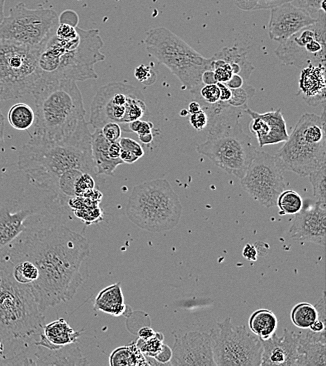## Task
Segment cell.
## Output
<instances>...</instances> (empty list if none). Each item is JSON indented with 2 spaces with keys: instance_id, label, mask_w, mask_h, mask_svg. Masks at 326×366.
Listing matches in <instances>:
<instances>
[{
  "instance_id": "6da1fadb",
  "label": "cell",
  "mask_w": 326,
  "mask_h": 366,
  "mask_svg": "<svg viewBox=\"0 0 326 366\" xmlns=\"http://www.w3.org/2000/svg\"><path fill=\"white\" fill-rule=\"evenodd\" d=\"M90 254V245L82 234L65 225L63 216L40 218L22 231L2 252L10 263L28 260L38 270L30 285L40 310L65 303L84 282L82 267Z\"/></svg>"
},
{
  "instance_id": "7a4b0ae2",
  "label": "cell",
  "mask_w": 326,
  "mask_h": 366,
  "mask_svg": "<svg viewBox=\"0 0 326 366\" xmlns=\"http://www.w3.org/2000/svg\"><path fill=\"white\" fill-rule=\"evenodd\" d=\"M45 315L29 285L17 282L11 266L0 258V340L2 365H26L34 343L43 332Z\"/></svg>"
},
{
  "instance_id": "3957f363",
  "label": "cell",
  "mask_w": 326,
  "mask_h": 366,
  "mask_svg": "<svg viewBox=\"0 0 326 366\" xmlns=\"http://www.w3.org/2000/svg\"><path fill=\"white\" fill-rule=\"evenodd\" d=\"M17 167L53 191L58 178L70 170H80L97 178L88 123L82 120L71 134L57 141L31 136L19 151Z\"/></svg>"
},
{
  "instance_id": "277c9868",
  "label": "cell",
  "mask_w": 326,
  "mask_h": 366,
  "mask_svg": "<svg viewBox=\"0 0 326 366\" xmlns=\"http://www.w3.org/2000/svg\"><path fill=\"white\" fill-rule=\"evenodd\" d=\"M64 210L54 191L18 168L7 170L0 177V255L30 224Z\"/></svg>"
},
{
  "instance_id": "5b68a950",
  "label": "cell",
  "mask_w": 326,
  "mask_h": 366,
  "mask_svg": "<svg viewBox=\"0 0 326 366\" xmlns=\"http://www.w3.org/2000/svg\"><path fill=\"white\" fill-rule=\"evenodd\" d=\"M55 31L41 46L38 85L96 79L94 65L105 58L100 51L104 43L99 30H82L76 26L66 34H57Z\"/></svg>"
},
{
  "instance_id": "8992f818",
  "label": "cell",
  "mask_w": 326,
  "mask_h": 366,
  "mask_svg": "<svg viewBox=\"0 0 326 366\" xmlns=\"http://www.w3.org/2000/svg\"><path fill=\"white\" fill-rule=\"evenodd\" d=\"M202 110L208 116L207 134L197 151L228 174L241 179L257 152L240 122L245 109L218 103Z\"/></svg>"
},
{
  "instance_id": "52a82bcc",
  "label": "cell",
  "mask_w": 326,
  "mask_h": 366,
  "mask_svg": "<svg viewBox=\"0 0 326 366\" xmlns=\"http://www.w3.org/2000/svg\"><path fill=\"white\" fill-rule=\"evenodd\" d=\"M32 94L36 111L31 136L45 141H60L71 134L85 119L82 95L76 82L40 84Z\"/></svg>"
},
{
  "instance_id": "ba28073f",
  "label": "cell",
  "mask_w": 326,
  "mask_h": 366,
  "mask_svg": "<svg viewBox=\"0 0 326 366\" xmlns=\"http://www.w3.org/2000/svg\"><path fill=\"white\" fill-rule=\"evenodd\" d=\"M126 214L139 228L162 232L177 226L182 206L171 184L165 179H157L133 187Z\"/></svg>"
},
{
  "instance_id": "9c48e42d",
  "label": "cell",
  "mask_w": 326,
  "mask_h": 366,
  "mask_svg": "<svg viewBox=\"0 0 326 366\" xmlns=\"http://www.w3.org/2000/svg\"><path fill=\"white\" fill-rule=\"evenodd\" d=\"M322 115L306 113L275 156L284 170L301 177L326 165L325 103Z\"/></svg>"
},
{
  "instance_id": "30bf717a",
  "label": "cell",
  "mask_w": 326,
  "mask_h": 366,
  "mask_svg": "<svg viewBox=\"0 0 326 366\" xmlns=\"http://www.w3.org/2000/svg\"><path fill=\"white\" fill-rule=\"evenodd\" d=\"M147 51L168 68L190 92L202 84V75L211 70V59L193 49L170 30L150 29L145 39Z\"/></svg>"
},
{
  "instance_id": "8fae6325",
  "label": "cell",
  "mask_w": 326,
  "mask_h": 366,
  "mask_svg": "<svg viewBox=\"0 0 326 366\" xmlns=\"http://www.w3.org/2000/svg\"><path fill=\"white\" fill-rule=\"evenodd\" d=\"M149 116L144 95L138 88L111 82L97 91L91 105L90 123L100 129L107 122H116L122 131L129 132L130 122Z\"/></svg>"
},
{
  "instance_id": "7c38bea8",
  "label": "cell",
  "mask_w": 326,
  "mask_h": 366,
  "mask_svg": "<svg viewBox=\"0 0 326 366\" xmlns=\"http://www.w3.org/2000/svg\"><path fill=\"white\" fill-rule=\"evenodd\" d=\"M41 46H30L0 38L1 100L20 99L36 89L40 80Z\"/></svg>"
},
{
  "instance_id": "4fadbf2b",
  "label": "cell",
  "mask_w": 326,
  "mask_h": 366,
  "mask_svg": "<svg viewBox=\"0 0 326 366\" xmlns=\"http://www.w3.org/2000/svg\"><path fill=\"white\" fill-rule=\"evenodd\" d=\"M209 334L216 366L261 365V340L245 325H234L227 317L211 329Z\"/></svg>"
},
{
  "instance_id": "5bb4252c",
  "label": "cell",
  "mask_w": 326,
  "mask_h": 366,
  "mask_svg": "<svg viewBox=\"0 0 326 366\" xmlns=\"http://www.w3.org/2000/svg\"><path fill=\"white\" fill-rule=\"evenodd\" d=\"M56 12L40 7L30 9L20 2L10 9L0 24V38L30 46L43 44L58 25Z\"/></svg>"
},
{
  "instance_id": "9a60e30c",
  "label": "cell",
  "mask_w": 326,
  "mask_h": 366,
  "mask_svg": "<svg viewBox=\"0 0 326 366\" xmlns=\"http://www.w3.org/2000/svg\"><path fill=\"white\" fill-rule=\"evenodd\" d=\"M315 18L313 24L280 42L275 53L283 63L301 68L310 64L325 66V11H320Z\"/></svg>"
},
{
  "instance_id": "2e32d148",
  "label": "cell",
  "mask_w": 326,
  "mask_h": 366,
  "mask_svg": "<svg viewBox=\"0 0 326 366\" xmlns=\"http://www.w3.org/2000/svg\"><path fill=\"white\" fill-rule=\"evenodd\" d=\"M284 170L275 156L257 151L244 176L243 189L260 204L270 208L286 187Z\"/></svg>"
},
{
  "instance_id": "e0dca14e",
  "label": "cell",
  "mask_w": 326,
  "mask_h": 366,
  "mask_svg": "<svg viewBox=\"0 0 326 366\" xmlns=\"http://www.w3.org/2000/svg\"><path fill=\"white\" fill-rule=\"evenodd\" d=\"M290 237L299 241H310L322 246L326 244V206L318 200L306 198L295 214L289 229Z\"/></svg>"
},
{
  "instance_id": "ac0fdd59",
  "label": "cell",
  "mask_w": 326,
  "mask_h": 366,
  "mask_svg": "<svg viewBox=\"0 0 326 366\" xmlns=\"http://www.w3.org/2000/svg\"><path fill=\"white\" fill-rule=\"evenodd\" d=\"M170 362L173 366H216L209 333L194 331L175 336Z\"/></svg>"
},
{
  "instance_id": "d6986e66",
  "label": "cell",
  "mask_w": 326,
  "mask_h": 366,
  "mask_svg": "<svg viewBox=\"0 0 326 366\" xmlns=\"http://www.w3.org/2000/svg\"><path fill=\"white\" fill-rule=\"evenodd\" d=\"M315 20L306 10L292 2L282 4L271 8L269 37L273 41L283 42Z\"/></svg>"
},
{
  "instance_id": "ffe728a7",
  "label": "cell",
  "mask_w": 326,
  "mask_h": 366,
  "mask_svg": "<svg viewBox=\"0 0 326 366\" xmlns=\"http://www.w3.org/2000/svg\"><path fill=\"white\" fill-rule=\"evenodd\" d=\"M299 333L284 329L278 336L275 332L270 337L261 340L263 351L261 365L297 366Z\"/></svg>"
},
{
  "instance_id": "44dd1931",
  "label": "cell",
  "mask_w": 326,
  "mask_h": 366,
  "mask_svg": "<svg viewBox=\"0 0 326 366\" xmlns=\"http://www.w3.org/2000/svg\"><path fill=\"white\" fill-rule=\"evenodd\" d=\"M244 113L252 118L249 130L256 134L260 147L287 140L289 134L281 108L259 113L247 108Z\"/></svg>"
},
{
  "instance_id": "7402d4cb",
  "label": "cell",
  "mask_w": 326,
  "mask_h": 366,
  "mask_svg": "<svg viewBox=\"0 0 326 366\" xmlns=\"http://www.w3.org/2000/svg\"><path fill=\"white\" fill-rule=\"evenodd\" d=\"M88 364L86 359L82 355L77 341L56 349H49L34 344L29 358V365L79 366Z\"/></svg>"
},
{
  "instance_id": "603a6c76",
  "label": "cell",
  "mask_w": 326,
  "mask_h": 366,
  "mask_svg": "<svg viewBox=\"0 0 326 366\" xmlns=\"http://www.w3.org/2000/svg\"><path fill=\"white\" fill-rule=\"evenodd\" d=\"M299 89L308 105L316 107L325 103V66L310 64L302 68Z\"/></svg>"
},
{
  "instance_id": "cb8c5ba5",
  "label": "cell",
  "mask_w": 326,
  "mask_h": 366,
  "mask_svg": "<svg viewBox=\"0 0 326 366\" xmlns=\"http://www.w3.org/2000/svg\"><path fill=\"white\" fill-rule=\"evenodd\" d=\"M298 353L297 366H325V332H299Z\"/></svg>"
},
{
  "instance_id": "d4e9b609",
  "label": "cell",
  "mask_w": 326,
  "mask_h": 366,
  "mask_svg": "<svg viewBox=\"0 0 326 366\" xmlns=\"http://www.w3.org/2000/svg\"><path fill=\"white\" fill-rule=\"evenodd\" d=\"M80 334V332L74 331L63 318H59L44 325L42 333L34 344L56 349L77 341Z\"/></svg>"
},
{
  "instance_id": "484cf974",
  "label": "cell",
  "mask_w": 326,
  "mask_h": 366,
  "mask_svg": "<svg viewBox=\"0 0 326 366\" xmlns=\"http://www.w3.org/2000/svg\"><path fill=\"white\" fill-rule=\"evenodd\" d=\"M110 141L103 136L100 129H95L91 134V151L97 175L113 176L117 166L124 163L120 158L110 157Z\"/></svg>"
},
{
  "instance_id": "4316f807",
  "label": "cell",
  "mask_w": 326,
  "mask_h": 366,
  "mask_svg": "<svg viewBox=\"0 0 326 366\" xmlns=\"http://www.w3.org/2000/svg\"><path fill=\"white\" fill-rule=\"evenodd\" d=\"M94 309L114 317L124 314L126 305L119 282L110 285L98 293L95 299Z\"/></svg>"
},
{
  "instance_id": "83f0119b",
  "label": "cell",
  "mask_w": 326,
  "mask_h": 366,
  "mask_svg": "<svg viewBox=\"0 0 326 366\" xmlns=\"http://www.w3.org/2000/svg\"><path fill=\"white\" fill-rule=\"evenodd\" d=\"M230 64L233 74L240 75L247 82L254 67L247 57V51L237 46L224 47L213 56Z\"/></svg>"
},
{
  "instance_id": "f1b7e54d",
  "label": "cell",
  "mask_w": 326,
  "mask_h": 366,
  "mask_svg": "<svg viewBox=\"0 0 326 366\" xmlns=\"http://www.w3.org/2000/svg\"><path fill=\"white\" fill-rule=\"evenodd\" d=\"M249 327L252 332L260 339L266 340L275 332L278 319L272 310L259 309L251 315Z\"/></svg>"
},
{
  "instance_id": "f546056e",
  "label": "cell",
  "mask_w": 326,
  "mask_h": 366,
  "mask_svg": "<svg viewBox=\"0 0 326 366\" xmlns=\"http://www.w3.org/2000/svg\"><path fill=\"white\" fill-rule=\"evenodd\" d=\"M111 366H149L136 341L115 348L110 355Z\"/></svg>"
},
{
  "instance_id": "4dcf8cb0",
  "label": "cell",
  "mask_w": 326,
  "mask_h": 366,
  "mask_svg": "<svg viewBox=\"0 0 326 366\" xmlns=\"http://www.w3.org/2000/svg\"><path fill=\"white\" fill-rule=\"evenodd\" d=\"M7 119L12 127L25 131L34 124L35 114L32 108L27 103H18L9 109Z\"/></svg>"
},
{
  "instance_id": "1f68e13d",
  "label": "cell",
  "mask_w": 326,
  "mask_h": 366,
  "mask_svg": "<svg viewBox=\"0 0 326 366\" xmlns=\"http://www.w3.org/2000/svg\"><path fill=\"white\" fill-rule=\"evenodd\" d=\"M318 313L314 305L303 302L296 304L292 310L290 317L292 323L301 329H309L317 319Z\"/></svg>"
},
{
  "instance_id": "d6a6232c",
  "label": "cell",
  "mask_w": 326,
  "mask_h": 366,
  "mask_svg": "<svg viewBox=\"0 0 326 366\" xmlns=\"http://www.w3.org/2000/svg\"><path fill=\"white\" fill-rule=\"evenodd\" d=\"M190 93L194 101L200 103L202 109L218 103L220 99V89L217 84L202 83L196 89L190 91Z\"/></svg>"
},
{
  "instance_id": "836d02e7",
  "label": "cell",
  "mask_w": 326,
  "mask_h": 366,
  "mask_svg": "<svg viewBox=\"0 0 326 366\" xmlns=\"http://www.w3.org/2000/svg\"><path fill=\"white\" fill-rule=\"evenodd\" d=\"M280 209V215H295L303 206L301 196L295 191L284 190L280 193L276 204Z\"/></svg>"
},
{
  "instance_id": "e575fe53",
  "label": "cell",
  "mask_w": 326,
  "mask_h": 366,
  "mask_svg": "<svg viewBox=\"0 0 326 366\" xmlns=\"http://www.w3.org/2000/svg\"><path fill=\"white\" fill-rule=\"evenodd\" d=\"M231 97L226 103V106L247 109L248 108V101L255 94V89L252 86L245 84L240 88L230 89Z\"/></svg>"
},
{
  "instance_id": "d590c367",
  "label": "cell",
  "mask_w": 326,
  "mask_h": 366,
  "mask_svg": "<svg viewBox=\"0 0 326 366\" xmlns=\"http://www.w3.org/2000/svg\"><path fill=\"white\" fill-rule=\"evenodd\" d=\"M325 170L326 165L308 175L309 181L313 187V196L316 198V200L324 203H326Z\"/></svg>"
},
{
  "instance_id": "8d00e7d4",
  "label": "cell",
  "mask_w": 326,
  "mask_h": 366,
  "mask_svg": "<svg viewBox=\"0 0 326 366\" xmlns=\"http://www.w3.org/2000/svg\"><path fill=\"white\" fill-rule=\"evenodd\" d=\"M163 340V334L155 332L152 337L147 340L138 338L136 343L144 355L154 357L160 351L164 343Z\"/></svg>"
},
{
  "instance_id": "74e56055",
  "label": "cell",
  "mask_w": 326,
  "mask_h": 366,
  "mask_svg": "<svg viewBox=\"0 0 326 366\" xmlns=\"http://www.w3.org/2000/svg\"><path fill=\"white\" fill-rule=\"evenodd\" d=\"M96 177L89 173H83L77 179L75 187V196H82L96 186Z\"/></svg>"
},
{
  "instance_id": "f35d334b",
  "label": "cell",
  "mask_w": 326,
  "mask_h": 366,
  "mask_svg": "<svg viewBox=\"0 0 326 366\" xmlns=\"http://www.w3.org/2000/svg\"><path fill=\"white\" fill-rule=\"evenodd\" d=\"M134 77L143 85H151L157 80V74L148 65L141 64L134 70Z\"/></svg>"
},
{
  "instance_id": "ab89813d",
  "label": "cell",
  "mask_w": 326,
  "mask_h": 366,
  "mask_svg": "<svg viewBox=\"0 0 326 366\" xmlns=\"http://www.w3.org/2000/svg\"><path fill=\"white\" fill-rule=\"evenodd\" d=\"M293 1L296 2V6L306 10L315 18L320 11H325V0H294Z\"/></svg>"
},
{
  "instance_id": "60d3db41",
  "label": "cell",
  "mask_w": 326,
  "mask_h": 366,
  "mask_svg": "<svg viewBox=\"0 0 326 366\" xmlns=\"http://www.w3.org/2000/svg\"><path fill=\"white\" fill-rule=\"evenodd\" d=\"M100 129L103 136L110 142L118 141L121 138L122 130L116 122H107Z\"/></svg>"
},
{
  "instance_id": "b9f144b4",
  "label": "cell",
  "mask_w": 326,
  "mask_h": 366,
  "mask_svg": "<svg viewBox=\"0 0 326 366\" xmlns=\"http://www.w3.org/2000/svg\"><path fill=\"white\" fill-rule=\"evenodd\" d=\"M121 149L133 153L139 158L143 157L145 151L142 146L134 139L129 137H121L118 141Z\"/></svg>"
},
{
  "instance_id": "7bdbcfd3",
  "label": "cell",
  "mask_w": 326,
  "mask_h": 366,
  "mask_svg": "<svg viewBox=\"0 0 326 366\" xmlns=\"http://www.w3.org/2000/svg\"><path fill=\"white\" fill-rule=\"evenodd\" d=\"M190 124L197 130L206 129L208 124V116L202 108L196 113H191L189 118Z\"/></svg>"
},
{
  "instance_id": "ee69618b",
  "label": "cell",
  "mask_w": 326,
  "mask_h": 366,
  "mask_svg": "<svg viewBox=\"0 0 326 366\" xmlns=\"http://www.w3.org/2000/svg\"><path fill=\"white\" fill-rule=\"evenodd\" d=\"M171 357L172 349L167 344L163 343L160 351L153 358L163 366H171L170 362Z\"/></svg>"
},
{
  "instance_id": "f6af8a7d",
  "label": "cell",
  "mask_w": 326,
  "mask_h": 366,
  "mask_svg": "<svg viewBox=\"0 0 326 366\" xmlns=\"http://www.w3.org/2000/svg\"><path fill=\"white\" fill-rule=\"evenodd\" d=\"M294 0H259L254 10L271 9Z\"/></svg>"
},
{
  "instance_id": "bcb514c9",
  "label": "cell",
  "mask_w": 326,
  "mask_h": 366,
  "mask_svg": "<svg viewBox=\"0 0 326 366\" xmlns=\"http://www.w3.org/2000/svg\"><path fill=\"white\" fill-rule=\"evenodd\" d=\"M216 84L220 89V99L219 103L223 106H226V103L231 97V90L223 83L217 82Z\"/></svg>"
},
{
  "instance_id": "7dc6e473",
  "label": "cell",
  "mask_w": 326,
  "mask_h": 366,
  "mask_svg": "<svg viewBox=\"0 0 326 366\" xmlns=\"http://www.w3.org/2000/svg\"><path fill=\"white\" fill-rule=\"evenodd\" d=\"M247 84V82L239 75H233L231 78L226 83L228 88L230 89H238Z\"/></svg>"
},
{
  "instance_id": "c3c4849f",
  "label": "cell",
  "mask_w": 326,
  "mask_h": 366,
  "mask_svg": "<svg viewBox=\"0 0 326 366\" xmlns=\"http://www.w3.org/2000/svg\"><path fill=\"white\" fill-rule=\"evenodd\" d=\"M242 255L247 260L254 261L257 259L258 251L256 246L247 244L243 248Z\"/></svg>"
},
{
  "instance_id": "681fc988",
  "label": "cell",
  "mask_w": 326,
  "mask_h": 366,
  "mask_svg": "<svg viewBox=\"0 0 326 366\" xmlns=\"http://www.w3.org/2000/svg\"><path fill=\"white\" fill-rule=\"evenodd\" d=\"M259 0H234L236 6L243 11L254 10Z\"/></svg>"
},
{
  "instance_id": "f907efd6",
  "label": "cell",
  "mask_w": 326,
  "mask_h": 366,
  "mask_svg": "<svg viewBox=\"0 0 326 366\" xmlns=\"http://www.w3.org/2000/svg\"><path fill=\"white\" fill-rule=\"evenodd\" d=\"M119 158L124 163H125L128 164L133 163L139 159V158L133 153L123 149H121Z\"/></svg>"
},
{
  "instance_id": "816d5d0a",
  "label": "cell",
  "mask_w": 326,
  "mask_h": 366,
  "mask_svg": "<svg viewBox=\"0 0 326 366\" xmlns=\"http://www.w3.org/2000/svg\"><path fill=\"white\" fill-rule=\"evenodd\" d=\"M153 124L148 120H141L136 134L138 135L152 132Z\"/></svg>"
},
{
  "instance_id": "f5cc1de1",
  "label": "cell",
  "mask_w": 326,
  "mask_h": 366,
  "mask_svg": "<svg viewBox=\"0 0 326 366\" xmlns=\"http://www.w3.org/2000/svg\"><path fill=\"white\" fill-rule=\"evenodd\" d=\"M202 83L203 84H213L217 83L213 70H207L203 72L202 75Z\"/></svg>"
},
{
  "instance_id": "db71d44e",
  "label": "cell",
  "mask_w": 326,
  "mask_h": 366,
  "mask_svg": "<svg viewBox=\"0 0 326 366\" xmlns=\"http://www.w3.org/2000/svg\"><path fill=\"white\" fill-rule=\"evenodd\" d=\"M121 147L118 141L110 142L109 146V153L112 158L118 159L120 158Z\"/></svg>"
},
{
  "instance_id": "11a10c76",
  "label": "cell",
  "mask_w": 326,
  "mask_h": 366,
  "mask_svg": "<svg viewBox=\"0 0 326 366\" xmlns=\"http://www.w3.org/2000/svg\"><path fill=\"white\" fill-rule=\"evenodd\" d=\"M155 334V332L150 327H145L138 330V336L143 340H147L152 337Z\"/></svg>"
},
{
  "instance_id": "9f6ffc18",
  "label": "cell",
  "mask_w": 326,
  "mask_h": 366,
  "mask_svg": "<svg viewBox=\"0 0 326 366\" xmlns=\"http://www.w3.org/2000/svg\"><path fill=\"white\" fill-rule=\"evenodd\" d=\"M4 116L0 110V148H4L5 146L4 141Z\"/></svg>"
},
{
  "instance_id": "6f0895ef",
  "label": "cell",
  "mask_w": 326,
  "mask_h": 366,
  "mask_svg": "<svg viewBox=\"0 0 326 366\" xmlns=\"http://www.w3.org/2000/svg\"><path fill=\"white\" fill-rule=\"evenodd\" d=\"M138 139L141 141V142H142L143 144H150L153 141L154 135H153L152 132H151V133H148V134H140V135H138Z\"/></svg>"
},
{
  "instance_id": "680465c9",
  "label": "cell",
  "mask_w": 326,
  "mask_h": 366,
  "mask_svg": "<svg viewBox=\"0 0 326 366\" xmlns=\"http://www.w3.org/2000/svg\"><path fill=\"white\" fill-rule=\"evenodd\" d=\"M8 168L6 158L0 153V177L7 171Z\"/></svg>"
},
{
  "instance_id": "91938a15",
  "label": "cell",
  "mask_w": 326,
  "mask_h": 366,
  "mask_svg": "<svg viewBox=\"0 0 326 366\" xmlns=\"http://www.w3.org/2000/svg\"><path fill=\"white\" fill-rule=\"evenodd\" d=\"M200 109L201 106L200 103L196 101H193L189 103L188 111V113L191 114L197 112Z\"/></svg>"
},
{
  "instance_id": "94428289",
  "label": "cell",
  "mask_w": 326,
  "mask_h": 366,
  "mask_svg": "<svg viewBox=\"0 0 326 366\" xmlns=\"http://www.w3.org/2000/svg\"><path fill=\"white\" fill-rule=\"evenodd\" d=\"M6 0H0V24L4 18V4Z\"/></svg>"
},
{
  "instance_id": "6125c7cd",
  "label": "cell",
  "mask_w": 326,
  "mask_h": 366,
  "mask_svg": "<svg viewBox=\"0 0 326 366\" xmlns=\"http://www.w3.org/2000/svg\"><path fill=\"white\" fill-rule=\"evenodd\" d=\"M188 111L187 109H183L180 112V115L183 117L186 116L188 114Z\"/></svg>"
},
{
  "instance_id": "be15d7a7",
  "label": "cell",
  "mask_w": 326,
  "mask_h": 366,
  "mask_svg": "<svg viewBox=\"0 0 326 366\" xmlns=\"http://www.w3.org/2000/svg\"><path fill=\"white\" fill-rule=\"evenodd\" d=\"M0 101H1V98H0Z\"/></svg>"
}]
</instances>
